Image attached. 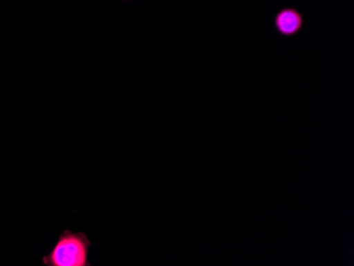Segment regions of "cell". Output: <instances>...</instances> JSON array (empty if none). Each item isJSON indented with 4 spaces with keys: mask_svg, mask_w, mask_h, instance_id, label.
Segmentation results:
<instances>
[{
    "mask_svg": "<svg viewBox=\"0 0 354 266\" xmlns=\"http://www.w3.org/2000/svg\"><path fill=\"white\" fill-rule=\"evenodd\" d=\"M124 3H129V1H132V0H122Z\"/></svg>",
    "mask_w": 354,
    "mask_h": 266,
    "instance_id": "obj_3",
    "label": "cell"
},
{
    "mask_svg": "<svg viewBox=\"0 0 354 266\" xmlns=\"http://www.w3.org/2000/svg\"><path fill=\"white\" fill-rule=\"evenodd\" d=\"M89 241L84 232L67 229L59 236L50 253L43 257L46 266H89Z\"/></svg>",
    "mask_w": 354,
    "mask_h": 266,
    "instance_id": "obj_1",
    "label": "cell"
},
{
    "mask_svg": "<svg viewBox=\"0 0 354 266\" xmlns=\"http://www.w3.org/2000/svg\"><path fill=\"white\" fill-rule=\"evenodd\" d=\"M272 25L278 35L291 39L301 32L304 27V17L296 8L283 7L274 15Z\"/></svg>",
    "mask_w": 354,
    "mask_h": 266,
    "instance_id": "obj_2",
    "label": "cell"
}]
</instances>
